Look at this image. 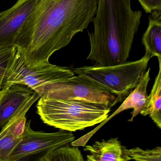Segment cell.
Here are the masks:
<instances>
[{
  "label": "cell",
  "mask_w": 161,
  "mask_h": 161,
  "mask_svg": "<svg viewBox=\"0 0 161 161\" xmlns=\"http://www.w3.org/2000/svg\"><path fill=\"white\" fill-rule=\"evenodd\" d=\"M97 3V0H40L15 41L27 65L49 63L53 53L87 29Z\"/></svg>",
  "instance_id": "6da1fadb"
},
{
  "label": "cell",
  "mask_w": 161,
  "mask_h": 161,
  "mask_svg": "<svg viewBox=\"0 0 161 161\" xmlns=\"http://www.w3.org/2000/svg\"><path fill=\"white\" fill-rule=\"evenodd\" d=\"M94 30L88 33L90 52L87 60L111 66L127 62L142 13L134 11L130 0H97Z\"/></svg>",
  "instance_id": "7a4b0ae2"
},
{
  "label": "cell",
  "mask_w": 161,
  "mask_h": 161,
  "mask_svg": "<svg viewBox=\"0 0 161 161\" xmlns=\"http://www.w3.org/2000/svg\"><path fill=\"white\" fill-rule=\"evenodd\" d=\"M36 113L49 126L69 132L101 123L111 108L104 104L77 100L40 98Z\"/></svg>",
  "instance_id": "3957f363"
},
{
  "label": "cell",
  "mask_w": 161,
  "mask_h": 161,
  "mask_svg": "<svg viewBox=\"0 0 161 161\" xmlns=\"http://www.w3.org/2000/svg\"><path fill=\"white\" fill-rule=\"evenodd\" d=\"M150 55L146 53L140 60L126 62L111 66L96 65L73 69L74 73L94 81L113 94L116 95V103L121 101L138 85L146 72Z\"/></svg>",
  "instance_id": "277c9868"
},
{
  "label": "cell",
  "mask_w": 161,
  "mask_h": 161,
  "mask_svg": "<svg viewBox=\"0 0 161 161\" xmlns=\"http://www.w3.org/2000/svg\"><path fill=\"white\" fill-rule=\"evenodd\" d=\"M75 76L72 69L49 62L33 67L27 65L22 54L17 49L8 78V86L14 84L26 86L40 98H50L58 83Z\"/></svg>",
  "instance_id": "5b68a950"
},
{
  "label": "cell",
  "mask_w": 161,
  "mask_h": 161,
  "mask_svg": "<svg viewBox=\"0 0 161 161\" xmlns=\"http://www.w3.org/2000/svg\"><path fill=\"white\" fill-rule=\"evenodd\" d=\"M31 120L27 121L22 137L11 153L9 161L27 160L30 156L41 153L45 155L58 147L70 144L75 139L71 132L61 130L47 133L36 131L31 129Z\"/></svg>",
  "instance_id": "8992f818"
},
{
  "label": "cell",
  "mask_w": 161,
  "mask_h": 161,
  "mask_svg": "<svg viewBox=\"0 0 161 161\" xmlns=\"http://www.w3.org/2000/svg\"><path fill=\"white\" fill-rule=\"evenodd\" d=\"M51 98L104 104L111 109L116 104L114 94L94 81L80 75L59 83Z\"/></svg>",
  "instance_id": "52a82bcc"
},
{
  "label": "cell",
  "mask_w": 161,
  "mask_h": 161,
  "mask_svg": "<svg viewBox=\"0 0 161 161\" xmlns=\"http://www.w3.org/2000/svg\"><path fill=\"white\" fill-rule=\"evenodd\" d=\"M40 0H17L6 11L0 13V47L15 46L21 27L35 10Z\"/></svg>",
  "instance_id": "ba28073f"
},
{
  "label": "cell",
  "mask_w": 161,
  "mask_h": 161,
  "mask_svg": "<svg viewBox=\"0 0 161 161\" xmlns=\"http://www.w3.org/2000/svg\"><path fill=\"white\" fill-rule=\"evenodd\" d=\"M151 68L148 69L146 71L142 77H141L138 85L134 88V90L129 94V96L125 99L122 104L118 108L116 111H115L110 117H107L105 120H103L102 124L98 126L97 128L88 133L86 135L84 136L80 139H77L73 141V145L77 147L85 146L87 141L93 135L97 130L104 123H106L109 119L114 117L122 111L128 109H133L132 113V116L129 120V121H132L134 118L138 114H140L146 107L147 103V87L148 84L150 80V70Z\"/></svg>",
  "instance_id": "9c48e42d"
},
{
  "label": "cell",
  "mask_w": 161,
  "mask_h": 161,
  "mask_svg": "<svg viewBox=\"0 0 161 161\" xmlns=\"http://www.w3.org/2000/svg\"><path fill=\"white\" fill-rule=\"evenodd\" d=\"M26 86L14 84L0 90V127H3L35 94Z\"/></svg>",
  "instance_id": "30bf717a"
},
{
  "label": "cell",
  "mask_w": 161,
  "mask_h": 161,
  "mask_svg": "<svg viewBox=\"0 0 161 161\" xmlns=\"http://www.w3.org/2000/svg\"><path fill=\"white\" fill-rule=\"evenodd\" d=\"M123 147L117 137L97 141L93 145L84 146V151L90 154L87 161H126L123 154Z\"/></svg>",
  "instance_id": "8fae6325"
},
{
  "label": "cell",
  "mask_w": 161,
  "mask_h": 161,
  "mask_svg": "<svg viewBox=\"0 0 161 161\" xmlns=\"http://www.w3.org/2000/svg\"><path fill=\"white\" fill-rule=\"evenodd\" d=\"M21 119L14 116L0 132V161H9L11 153L21 139L24 130Z\"/></svg>",
  "instance_id": "7c38bea8"
},
{
  "label": "cell",
  "mask_w": 161,
  "mask_h": 161,
  "mask_svg": "<svg viewBox=\"0 0 161 161\" xmlns=\"http://www.w3.org/2000/svg\"><path fill=\"white\" fill-rule=\"evenodd\" d=\"M149 24L142 37V44L146 53L151 57H157L161 62V10L152 12L148 17Z\"/></svg>",
  "instance_id": "4fadbf2b"
},
{
  "label": "cell",
  "mask_w": 161,
  "mask_h": 161,
  "mask_svg": "<svg viewBox=\"0 0 161 161\" xmlns=\"http://www.w3.org/2000/svg\"><path fill=\"white\" fill-rule=\"evenodd\" d=\"M159 72L147 97L146 107L140 114L144 116L149 115L157 127L161 129V62H159Z\"/></svg>",
  "instance_id": "5bb4252c"
},
{
  "label": "cell",
  "mask_w": 161,
  "mask_h": 161,
  "mask_svg": "<svg viewBox=\"0 0 161 161\" xmlns=\"http://www.w3.org/2000/svg\"><path fill=\"white\" fill-rule=\"evenodd\" d=\"M40 161H84L78 147L63 145L40 157Z\"/></svg>",
  "instance_id": "9a60e30c"
},
{
  "label": "cell",
  "mask_w": 161,
  "mask_h": 161,
  "mask_svg": "<svg viewBox=\"0 0 161 161\" xmlns=\"http://www.w3.org/2000/svg\"><path fill=\"white\" fill-rule=\"evenodd\" d=\"M16 51V46L0 47V90L8 86L9 73Z\"/></svg>",
  "instance_id": "2e32d148"
},
{
  "label": "cell",
  "mask_w": 161,
  "mask_h": 161,
  "mask_svg": "<svg viewBox=\"0 0 161 161\" xmlns=\"http://www.w3.org/2000/svg\"><path fill=\"white\" fill-rule=\"evenodd\" d=\"M123 154L126 161H161V147H158L152 149L143 150L136 147L128 149L123 146Z\"/></svg>",
  "instance_id": "e0dca14e"
},
{
  "label": "cell",
  "mask_w": 161,
  "mask_h": 161,
  "mask_svg": "<svg viewBox=\"0 0 161 161\" xmlns=\"http://www.w3.org/2000/svg\"><path fill=\"white\" fill-rule=\"evenodd\" d=\"M143 9L147 14L155 10H161V0H138Z\"/></svg>",
  "instance_id": "ac0fdd59"
}]
</instances>
